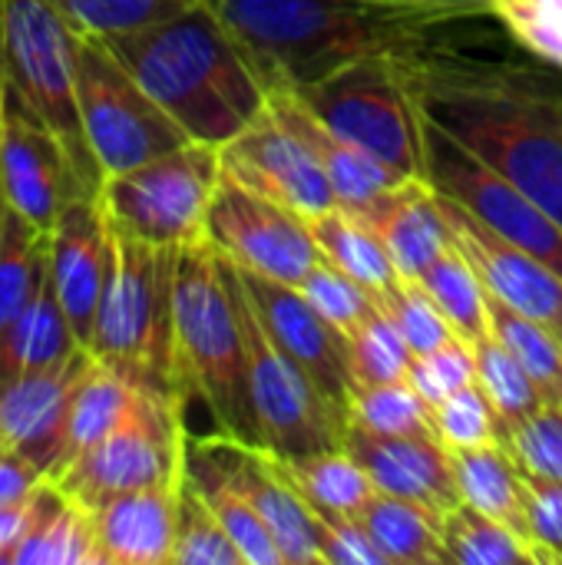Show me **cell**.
Masks as SVG:
<instances>
[{
  "instance_id": "1",
  "label": "cell",
  "mask_w": 562,
  "mask_h": 565,
  "mask_svg": "<svg viewBox=\"0 0 562 565\" xmlns=\"http://www.w3.org/2000/svg\"><path fill=\"white\" fill-rule=\"evenodd\" d=\"M232 33L268 93L311 86L341 66L394 53L411 56L434 20L404 0H202Z\"/></svg>"
},
{
  "instance_id": "2",
  "label": "cell",
  "mask_w": 562,
  "mask_h": 565,
  "mask_svg": "<svg viewBox=\"0 0 562 565\" xmlns=\"http://www.w3.org/2000/svg\"><path fill=\"white\" fill-rule=\"evenodd\" d=\"M417 109L490 162L562 228V129L523 70L480 73L404 56Z\"/></svg>"
},
{
  "instance_id": "3",
  "label": "cell",
  "mask_w": 562,
  "mask_h": 565,
  "mask_svg": "<svg viewBox=\"0 0 562 565\" xmlns=\"http://www.w3.org/2000/svg\"><path fill=\"white\" fill-rule=\"evenodd\" d=\"M103 43L195 142L225 146L268 109V89L202 0L172 20Z\"/></svg>"
},
{
  "instance_id": "4",
  "label": "cell",
  "mask_w": 562,
  "mask_h": 565,
  "mask_svg": "<svg viewBox=\"0 0 562 565\" xmlns=\"http://www.w3.org/2000/svg\"><path fill=\"white\" fill-rule=\"evenodd\" d=\"M176 381L182 401L205 404L219 434L258 447L238 298L209 238L176 255Z\"/></svg>"
},
{
  "instance_id": "5",
  "label": "cell",
  "mask_w": 562,
  "mask_h": 565,
  "mask_svg": "<svg viewBox=\"0 0 562 565\" xmlns=\"http://www.w3.org/2000/svg\"><path fill=\"white\" fill-rule=\"evenodd\" d=\"M176 255L179 248L149 245L113 225V271L89 344L99 364L126 374L139 387L169 394H179L172 301Z\"/></svg>"
},
{
  "instance_id": "6",
  "label": "cell",
  "mask_w": 562,
  "mask_h": 565,
  "mask_svg": "<svg viewBox=\"0 0 562 565\" xmlns=\"http://www.w3.org/2000/svg\"><path fill=\"white\" fill-rule=\"evenodd\" d=\"M79 33L53 0H0V70L63 139L73 172L93 192L103 169L86 142L76 99Z\"/></svg>"
},
{
  "instance_id": "7",
  "label": "cell",
  "mask_w": 562,
  "mask_h": 565,
  "mask_svg": "<svg viewBox=\"0 0 562 565\" xmlns=\"http://www.w3.org/2000/svg\"><path fill=\"white\" fill-rule=\"evenodd\" d=\"M291 93L331 132L354 142L397 175H424V126L404 73V56H361Z\"/></svg>"
},
{
  "instance_id": "8",
  "label": "cell",
  "mask_w": 562,
  "mask_h": 565,
  "mask_svg": "<svg viewBox=\"0 0 562 565\" xmlns=\"http://www.w3.org/2000/svg\"><path fill=\"white\" fill-rule=\"evenodd\" d=\"M182 407L185 401L179 394L139 387L129 417L109 437L60 467L50 480L86 510H96L119 493L182 483L189 437Z\"/></svg>"
},
{
  "instance_id": "9",
  "label": "cell",
  "mask_w": 562,
  "mask_h": 565,
  "mask_svg": "<svg viewBox=\"0 0 562 565\" xmlns=\"http://www.w3.org/2000/svg\"><path fill=\"white\" fill-rule=\"evenodd\" d=\"M219 179V146L192 139L152 162L106 175L99 202L119 232L149 245L182 248L205 238V215Z\"/></svg>"
},
{
  "instance_id": "10",
  "label": "cell",
  "mask_w": 562,
  "mask_h": 565,
  "mask_svg": "<svg viewBox=\"0 0 562 565\" xmlns=\"http://www.w3.org/2000/svg\"><path fill=\"white\" fill-rule=\"evenodd\" d=\"M76 99L103 179L192 142L96 36H79L76 46Z\"/></svg>"
},
{
  "instance_id": "11",
  "label": "cell",
  "mask_w": 562,
  "mask_h": 565,
  "mask_svg": "<svg viewBox=\"0 0 562 565\" xmlns=\"http://www.w3.org/2000/svg\"><path fill=\"white\" fill-rule=\"evenodd\" d=\"M225 265H229V278H232L238 315H242L258 447L268 450L272 457H308V454L344 447L348 417L338 414L331 401L318 391V384L308 377V371L275 344V338L265 331L255 308L248 305L229 258Z\"/></svg>"
},
{
  "instance_id": "12",
  "label": "cell",
  "mask_w": 562,
  "mask_h": 565,
  "mask_svg": "<svg viewBox=\"0 0 562 565\" xmlns=\"http://www.w3.org/2000/svg\"><path fill=\"white\" fill-rule=\"evenodd\" d=\"M424 126V179L464 205L474 218L494 228L510 245L537 255L562 275V228L490 162L470 152L460 139L421 113Z\"/></svg>"
},
{
  "instance_id": "13",
  "label": "cell",
  "mask_w": 562,
  "mask_h": 565,
  "mask_svg": "<svg viewBox=\"0 0 562 565\" xmlns=\"http://www.w3.org/2000/svg\"><path fill=\"white\" fill-rule=\"evenodd\" d=\"M205 238L238 268L285 285H301V278L325 258L311 235V222L301 212L235 182L225 172L209 202Z\"/></svg>"
},
{
  "instance_id": "14",
  "label": "cell",
  "mask_w": 562,
  "mask_h": 565,
  "mask_svg": "<svg viewBox=\"0 0 562 565\" xmlns=\"http://www.w3.org/2000/svg\"><path fill=\"white\" fill-rule=\"evenodd\" d=\"M0 182L7 205L50 232L73 192H93L73 172L63 139L0 70Z\"/></svg>"
},
{
  "instance_id": "15",
  "label": "cell",
  "mask_w": 562,
  "mask_h": 565,
  "mask_svg": "<svg viewBox=\"0 0 562 565\" xmlns=\"http://www.w3.org/2000/svg\"><path fill=\"white\" fill-rule=\"evenodd\" d=\"M235 268V278L255 308L265 331L275 338V344L295 358L308 377L318 384V391L331 401L338 414H351V394H354V374H351V354H348V334L335 328L305 295L298 285H285L275 278H265L248 268Z\"/></svg>"
},
{
  "instance_id": "16",
  "label": "cell",
  "mask_w": 562,
  "mask_h": 565,
  "mask_svg": "<svg viewBox=\"0 0 562 565\" xmlns=\"http://www.w3.org/2000/svg\"><path fill=\"white\" fill-rule=\"evenodd\" d=\"M93 367V351L79 348L50 367L0 384V444L30 460L43 477H53L63 460L70 411Z\"/></svg>"
},
{
  "instance_id": "17",
  "label": "cell",
  "mask_w": 562,
  "mask_h": 565,
  "mask_svg": "<svg viewBox=\"0 0 562 565\" xmlns=\"http://www.w3.org/2000/svg\"><path fill=\"white\" fill-rule=\"evenodd\" d=\"M222 172L235 182L315 218L338 205L335 189L315 152L265 109L235 139L219 146Z\"/></svg>"
},
{
  "instance_id": "18",
  "label": "cell",
  "mask_w": 562,
  "mask_h": 565,
  "mask_svg": "<svg viewBox=\"0 0 562 565\" xmlns=\"http://www.w3.org/2000/svg\"><path fill=\"white\" fill-rule=\"evenodd\" d=\"M113 271V225L99 192H73L50 228V275L73 334L89 351Z\"/></svg>"
},
{
  "instance_id": "19",
  "label": "cell",
  "mask_w": 562,
  "mask_h": 565,
  "mask_svg": "<svg viewBox=\"0 0 562 565\" xmlns=\"http://www.w3.org/2000/svg\"><path fill=\"white\" fill-rule=\"evenodd\" d=\"M441 195V209L450 228V242L464 252V258L480 275L484 288L517 308L527 318L543 321L562 334V275H556L547 262L537 255L510 245L494 228H487L480 218H474L464 205Z\"/></svg>"
},
{
  "instance_id": "20",
  "label": "cell",
  "mask_w": 562,
  "mask_h": 565,
  "mask_svg": "<svg viewBox=\"0 0 562 565\" xmlns=\"http://www.w3.org/2000/svg\"><path fill=\"white\" fill-rule=\"evenodd\" d=\"M344 450L368 470L378 493L450 513L460 503L450 450L437 437H381L348 420Z\"/></svg>"
},
{
  "instance_id": "21",
  "label": "cell",
  "mask_w": 562,
  "mask_h": 565,
  "mask_svg": "<svg viewBox=\"0 0 562 565\" xmlns=\"http://www.w3.org/2000/svg\"><path fill=\"white\" fill-rule=\"evenodd\" d=\"M361 215L381 235L397 275L407 281H417L450 248L441 195L424 175L391 185L368 209H361Z\"/></svg>"
},
{
  "instance_id": "22",
  "label": "cell",
  "mask_w": 562,
  "mask_h": 565,
  "mask_svg": "<svg viewBox=\"0 0 562 565\" xmlns=\"http://www.w3.org/2000/svg\"><path fill=\"white\" fill-rule=\"evenodd\" d=\"M179 487H146L99 503L93 513L103 565H166L176 550Z\"/></svg>"
},
{
  "instance_id": "23",
  "label": "cell",
  "mask_w": 562,
  "mask_h": 565,
  "mask_svg": "<svg viewBox=\"0 0 562 565\" xmlns=\"http://www.w3.org/2000/svg\"><path fill=\"white\" fill-rule=\"evenodd\" d=\"M268 109L288 132H295L315 152V159L321 162V169H325V175H328V182L335 189L338 205L361 212L381 192L404 182V175H397L394 169H388L384 162H378L374 156H368L354 142L331 132L291 89L268 93Z\"/></svg>"
},
{
  "instance_id": "24",
  "label": "cell",
  "mask_w": 562,
  "mask_h": 565,
  "mask_svg": "<svg viewBox=\"0 0 562 565\" xmlns=\"http://www.w3.org/2000/svg\"><path fill=\"white\" fill-rule=\"evenodd\" d=\"M79 338L70 328V318L56 298L53 275H46L36 298L23 308V315L0 334V384L23 377L30 371L50 367L73 351H79Z\"/></svg>"
},
{
  "instance_id": "25",
  "label": "cell",
  "mask_w": 562,
  "mask_h": 565,
  "mask_svg": "<svg viewBox=\"0 0 562 565\" xmlns=\"http://www.w3.org/2000/svg\"><path fill=\"white\" fill-rule=\"evenodd\" d=\"M450 463H454L460 503L507 523L513 533H520L530 543L527 510H523V473L513 463L510 450L500 440L480 447H460L450 450Z\"/></svg>"
},
{
  "instance_id": "26",
  "label": "cell",
  "mask_w": 562,
  "mask_h": 565,
  "mask_svg": "<svg viewBox=\"0 0 562 565\" xmlns=\"http://www.w3.org/2000/svg\"><path fill=\"white\" fill-rule=\"evenodd\" d=\"M43 565H103V553L96 543L93 513L70 500L50 477L43 483L40 513L30 533L13 550V563Z\"/></svg>"
},
{
  "instance_id": "27",
  "label": "cell",
  "mask_w": 562,
  "mask_h": 565,
  "mask_svg": "<svg viewBox=\"0 0 562 565\" xmlns=\"http://www.w3.org/2000/svg\"><path fill=\"white\" fill-rule=\"evenodd\" d=\"M361 523L388 565H441L444 550V513L401 500L391 493H374L361 510Z\"/></svg>"
},
{
  "instance_id": "28",
  "label": "cell",
  "mask_w": 562,
  "mask_h": 565,
  "mask_svg": "<svg viewBox=\"0 0 562 565\" xmlns=\"http://www.w3.org/2000/svg\"><path fill=\"white\" fill-rule=\"evenodd\" d=\"M311 222V235L321 248V255L338 265L344 275H351L358 285H364L374 298L391 291L401 275L391 262V252L384 248L381 235L368 225V218L354 209L335 205Z\"/></svg>"
},
{
  "instance_id": "29",
  "label": "cell",
  "mask_w": 562,
  "mask_h": 565,
  "mask_svg": "<svg viewBox=\"0 0 562 565\" xmlns=\"http://www.w3.org/2000/svg\"><path fill=\"white\" fill-rule=\"evenodd\" d=\"M285 483L315 510H331L344 516H361V510L378 493L368 470L344 450H325L308 457H272Z\"/></svg>"
},
{
  "instance_id": "30",
  "label": "cell",
  "mask_w": 562,
  "mask_h": 565,
  "mask_svg": "<svg viewBox=\"0 0 562 565\" xmlns=\"http://www.w3.org/2000/svg\"><path fill=\"white\" fill-rule=\"evenodd\" d=\"M50 275V232L7 205L0 232V334L23 315Z\"/></svg>"
},
{
  "instance_id": "31",
  "label": "cell",
  "mask_w": 562,
  "mask_h": 565,
  "mask_svg": "<svg viewBox=\"0 0 562 565\" xmlns=\"http://www.w3.org/2000/svg\"><path fill=\"white\" fill-rule=\"evenodd\" d=\"M136 397H139L136 381H129L126 374H119V371L96 361V367L89 371V377L76 391V401H73V411H70L66 450H63L60 467H66L73 457H79L83 450H89L103 437H109L129 417V411L136 407Z\"/></svg>"
},
{
  "instance_id": "32",
  "label": "cell",
  "mask_w": 562,
  "mask_h": 565,
  "mask_svg": "<svg viewBox=\"0 0 562 565\" xmlns=\"http://www.w3.org/2000/svg\"><path fill=\"white\" fill-rule=\"evenodd\" d=\"M490 334L527 367L550 404H562V338L537 318L520 315L507 301L487 291Z\"/></svg>"
},
{
  "instance_id": "33",
  "label": "cell",
  "mask_w": 562,
  "mask_h": 565,
  "mask_svg": "<svg viewBox=\"0 0 562 565\" xmlns=\"http://www.w3.org/2000/svg\"><path fill=\"white\" fill-rule=\"evenodd\" d=\"M421 288L431 295V301L441 308L454 334L467 344H477L490 334L487 318V288L474 265L464 258V252L450 242V248L417 278Z\"/></svg>"
},
{
  "instance_id": "34",
  "label": "cell",
  "mask_w": 562,
  "mask_h": 565,
  "mask_svg": "<svg viewBox=\"0 0 562 565\" xmlns=\"http://www.w3.org/2000/svg\"><path fill=\"white\" fill-rule=\"evenodd\" d=\"M447 563L457 565H540V553L507 523L457 503L444 516Z\"/></svg>"
},
{
  "instance_id": "35",
  "label": "cell",
  "mask_w": 562,
  "mask_h": 565,
  "mask_svg": "<svg viewBox=\"0 0 562 565\" xmlns=\"http://www.w3.org/2000/svg\"><path fill=\"white\" fill-rule=\"evenodd\" d=\"M348 420L381 437H437L441 440L434 407L417 394L411 381L354 387Z\"/></svg>"
},
{
  "instance_id": "36",
  "label": "cell",
  "mask_w": 562,
  "mask_h": 565,
  "mask_svg": "<svg viewBox=\"0 0 562 565\" xmlns=\"http://www.w3.org/2000/svg\"><path fill=\"white\" fill-rule=\"evenodd\" d=\"M474 348V358H477V381L480 387L487 391L494 411H497V420H500V434L507 424L513 420H523L530 414H537L543 404H550L543 397V391L537 387V381L527 374V367L494 338H480Z\"/></svg>"
},
{
  "instance_id": "37",
  "label": "cell",
  "mask_w": 562,
  "mask_h": 565,
  "mask_svg": "<svg viewBox=\"0 0 562 565\" xmlns=\"http://www.w3.org/2000/svg\"><path fill=\"white\" fill-rule=\"evenodd\" d=\"M348 354H351L354 387L407 381L414 364L411 344L404 341L401 328L391 321V315L381 305L358 328L348 331Z\"/></svg>"
},
{
  "instance_id": "38",
  "label": "cell",
  "mask_w": 562,
  "mask_h": 565,
  "mask_svg": "<svg viewBox=\"0 0 562 565\" xmlns=\"http://www.w3.org/2000/svg\"><path fill=\"white\" fill-rule=\"evenodd\" d=\"M79 36H123L172 20L199 0H53Z\"/></svg>"
},
{
  "instance_id": "39",
  "label": "cell",
  "mask_w": 562,
  "mask_h": 565,
  "mask_svg": "<svg viewBox=\"0 0 562 565\" xmlns=\"http://www.w3.org/2000/svg\"><path fill=\"white\" fill-rule=\"evenodd\" d=\"M176 565H245V556L202 500V493L182 477L179 487V520H176Z\"/></svg>"
},
{
  "instance_id": "40",
  "label": "cell",
  "mask_w": 562,
  "mask_h": 565,
  "mask_svg": "<svg viewBox=\"0 0 562 565\" xmlns=\"http://www.w3.org/2000/svg\"><path fill=\"white\" fill-rule=\"evenodd\" d=\"M185 480L212 507V513L219 516V523L225 526V533L245 556V565H285V556L278 550L272 530L265 526V520L255 513V507L245 497H238L235 490H229L225 483H215V480H192V477H185Z\"/></svg>"
},
{
  "instance_id": "41",
  "label": "cell",
  "mask_w": 562,
  "mask_h": 565,
  "mask_svg": "<svg viewBox=\"0 0 562 565\" xmlns=\"http://www.w3.org/2000/svg\"><path fill=\"white\" fill-rule=\"evenodd\" d=\"M500 444L520 473L562 483V404H543L537 414L503 427Z\"/></svg>"
},
{
  "instance_id": "42",
  "label": "cell",
  "mask_w": 562,
  "mask_h": 565,
  "mask_svg": "<svg viewBox=\"0 0 562 565\" xmlns=\"http://www.w3.org/2000/svg\"><path fill=\"white\" fill-rule=\"evenodd\" d=\"M378 305L401 328V334H404V341L411 344L414 354H431V351H437V348H444L447 341L457 338L454 328L447 324V318L441 315V308L421 288V281L401 278L391 291H384L378 298Z\"/></svg>"
},
{
  "instance_id": "43",
  "label": "cell",
  "mask_w": 562,
  "mask_h": 565,
  "mask_svg": "<svg viewBox=\"0 0 562 565\" xmlns=\"http://www.w3.org/2000/svg\"><path fill=\"white\" fill-rule=\"evenodd\" d=\"M301 295L335 324L341 328L344 334L351 328H358L374 308H378V298L358 285L351 275H344L338 265H331L328 258H321L305 278H301Z\"/></svg>"
},
{
  "instance_id": "44",
  "label": "cell",
  "mask_w": 562,
  "mask_h": 565,
  "mask_svg": "<svg viewBox=\"0 0 562 565\" xmlns=\"http://www.w3.org/2000/svg\"><path fill=\"white\" fill-rule=\"evenodd\" d=\"M434 420H437L441 444L447 450L500 440V420H497V411H494L487 391L480 387V381L450 394L447 401H441L434 407Z\"/></svg>"
},
{
  "instance_id": "45",
  "label": "cell",
  "mask_w": 562,
  "mask_h": 565,
  "mask_svg": "<svg viewBox=\"0 0 562 565\" xmlns=\"http://www.w3.org/2000/svg\"><path fill=\"white\" fill-rule=\"evenodd\" d=\"M407 381L417 387V394L431 407H437L450 394L477 384V358H474V348L467 341L454 338V341H447L444 348H437L431 354H414V364H411Z\"/></svg>"
},
{
  "instance_id": "46",
  "label": "cell",
  "mask_w": 562,
  "mask_h": 565,
  "mask_svg": "<svg viewBox=\"0 0 562 565\" xmlns=\"http://www.w3.org/2000/svg\"><path fill=\"white\" fill-rule=\"evenodd\" d=\"M311 510L321 563L331 565H388L381 550L374 546L371 533L364 530L361 516H344L331 510Z\"/></svg>"
},
{
  "instance_id": "47",
  "label": "cell",
  "mask_w": 562,
  "mask_h": 565,
  "mask_svg": "<svg viewBox=\"0 0 562 565\" xmlns=\"http://www.w3.org/2000/svg\"><path fill=\"white\" fill-rule=\"evenodd\" d=\"M527 533L543 563H562V483L523 473Z\"/></svg>"
},
{
  "instance_id": "48",
  "label": "cell",
  "mask_w": 562,
  "mask_h": 565,
  "mask_svg": "<svg viewBox=\"0 0 562 565\" xmlns=\"http://www.w3.org/2000/svg\"><path fill=\"white\" fill-rule=\"evenodd\" d=\"M43 480L46 477L30 460H23L17 450L0 444V510L26 503Z\"/></svg>"
},
{
  "instance_id": "49",
  "label": "cell",
  "mask_w": 562,
  "mask_h": 565,
  "mask_svg": "<svg viewBox=\"0 0 562 565\" xmlns=\"http://www.w3.org/2000/svg\"><path fill=\"white\" fill-rule=\"evenodd\" d=\"M46 483V480H43ZM43 483L33 490V497L20 507L0 510V565L13 563V550L20 546V540L30 533L36 513H40V500H43Z\"/></svg>"
},
{
  "instance_id": "50",
  "label": "cell",
  "mask_w": 562,
  "mask_h": 565,
  "mask_svg": "<svg viewBox=\"0 0 562 565\" xmlns=\"http://www.w3.org/2000/svg\"><path fill=\"white\" fill-rule=\"evenodd\" d=\"M517 36L543 60L560 63L562 66V17L560 20H547V17H530L513 23Z\"/></svg>"
},
{
  "instance_id": "51",
  "label": "cell",
  "mask_w": 562,
  "mask_h": 565,
  "mask_svg": "<svg viewBox=\"0 0 562 565\" xmlns=\"http://www.w3.org/2000/svg\"><path fill=\"white\" fill-rule=\"evenodd\" d=\"M527 83L540 93V99L547 103V109L553 113V119L560 122L562 129V79L560 76H547V73H533V70H523Z\"/></svg>"
},
{
  "instance_id": "52",
  "label": "cell",
  "mask_w": 562,
  "mask_h": 565,
  "mask_svg": "<svg viewBox=\"0 0 562 565\" xmlns=\"http://www.w3.org/2000/svg\"><path fill=\"white\" fill-rule=\"evenodd\" d=\"M404 3H417V7H431L441 13H470V10H490L494 0H404Z\"/></svg>"
},
{
  "instance_id": "53",
  "label": "cell",
  "mask_w": 562,
  "mask_h": 565,
  "mask_svg": "<svg viewBox=\"0 0 562 565\" xmlns=\"http://www.w3.org/2000/svg\"><path fill=\"white\" fill-rule=\"evenodd\" d=\"M3 212H7V195H3V182H0V232H3Z\"/></svg>"
},
{
  "instance_id": "54",
  "label": "cell",
  "mask_w": 562,
  "mask_h": 565,
  "mask_svg": "<svg viewBox=\"0 0 562 565\" xmlns=\"http://www.w3.org/2000/svg\"><path fill=\"white\" fill-rule=\"evenodd\" d=\"M560 338H562V334H560Z\"/></svg>"
}]
</instances>
